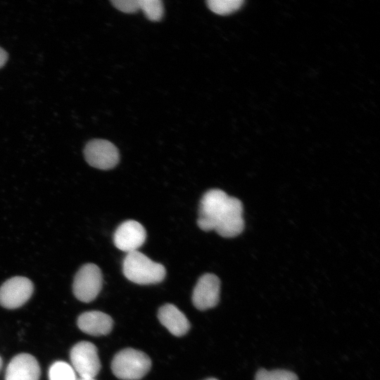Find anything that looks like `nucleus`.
Here are the masks:
<instances>
[{"instance_id":"obj_1","label":"nucleus","mask_w":380,"mask_h":380,"mask_svg":"<svg viewBox=\"0 0 380 380\" xmlns=\"http://www.w3.org/2000/svg\"><path fill=\"white\" fill-rule=\"evenodd\" d=\"M197 224L203 231L215 230L222 237H235L244 228L242 203L221 189H210L201 199Z\"/></svg>"},{"instance_id":"obj_2","label":"nucleus","mask_w":380,"mask_h":380,"mask_svg":"<svg viewBox=\"0 0 380 380\" xmlns=\"http://www.w3.org/2000/svg\"><path fill=\"white\" fill-rule=\"evenodd\" d=\"M122 272L127 279L141 285L160 283L166 274L162 264L151 260L138 251L127 253L123 260Z\"/></svg>"},{"instance_id":"obj_3","label":"nucleus","mask_w":380,"mask_h":380,"mask_svg":"<svg viewBox=\"0 0 380 380\" xmlns=\"http://www.w3.org/2000/svg\"><path fill=\"white\" fill-rule=\"evenodd\" d=\"M110 367L113 374L120 379L139 380L149 372L151 360L141 350L125 348L115 355Z\"/></svg>"},{"instance_id":"obj_4","label":"nucleus","mask_w":380,"mask_h":380,"mask_svg":"<svg viewBox=\"0 0 380 380\" xmlns=\"http://www.w3.org/2000/svg\"><path fill=\"white\" fill-rule=\"evenodd\" d=\"M103 285V276L100 268L93 263L82 266L76 273L73 284L74 296L79 300L89 303L100 293Z\"/></svg>"},{"instance_id":"obj_5","label":"nucleus","mask_w":380,"mask_h":380,"mask_svg":"<svg viewBox=\"0 0 380 380\" xmlns=\"http://www.w3.org/2000/svg\"><path fill=\"white\" fill-rule=\"evenodd\" d=\"M70 359L74 370L82 378H94L101 367L96 346L89 341H80L70 350Z\"/></svg>"},{"instance_id":"obj_6","label":"nucleus","mask_w":380,"mask_h":380,"mask_svg":"<svg viewBox=\"0 0 380 380\" xmlns=\"http://www.w3.org/2000/svg\"><path fill=\"white\" fill-rule=\"evenodd\" d=\"M84 156L89 165L104 170L113 168L120 160L117 147L110 141L100 139H92L86 144Z\"/></svg>"},{"instance_id":"obj_7","label":"nucleus","mask_w":380,"mask_h":380,"mask_svg":"<svg viewBox=\"0 0 380 380\" xmlns=\"http://www.w3.org/2000/svg\"><path fill=\"white\" fill-rule=\"evenodd\" d=\"M34 291L32 282L24 277H14L0 287V305L7 309H15L24 305Z\"/></svg>"},{"instance_id":"obj_8","label":"nucleus","mask_w":380,"mask_h":380,"mask_svg":"<svg viewBox=\"0 0 380 380\" xmlns=\"http://www.w3.org/2000/svg\"><path fill=\"white\" fill-rule=\"evenodd\" d=\"M220 280L211 273L203 274L198 280L192 293L194 305L200 310L214 308L220 300Z\"/></svg>"},{"instance_id":"obj_9","label":"nucleus","mask_w":380,"mask_h":380,"mask_svg":"<svg viewBox=\"0 0 380 380\" xmlns=\"http://www.w3.org/2000/svg\"><path fill=\"white\" fill-rule=\"evenodd\" d=\"M146 237L144 227L135 220H127L121 223L116 229L113 241L120 250L130 253L138 251Z\"/></svg>"},{"instance_id":"obj_10","label":"nucleus","mask_w":380,"mask_h":380,"mask_svg":"<svg viewBox=\"0 0 380 380\" xmlns=\"http://www.w3.org/2000/svg\"><path fill=\"white\" fill-rule=\"evenodd\" d=\"M41 369L37 359L28 353L14 356L8 365L5 380H39Z\"/></svg>"},{"instance_id":"obj_11","label":"nucleus","mask_w":380,"mask_h":380,"mask_svg":"<svg viewBox=\"0 0 380 380\" xmlns=\"http://www.w3.org/2000/svg\"><path fill=\"white\" fill-rule=\"evenodd\" d=\"M79 329L91 336L108 334L113 327V320L108 315L101 311H88L82 313L77 321Z\"/></svg>"},{"instance_id":"obj_12","label":"nucleus","mask_w":380,"mask_h":380,"mask_svg":"<svg viewBox=\"0 0 380 380\" xmlns=\"http://www.w3.org/2000/svg\"><path fill=\"white\" fill-rule=\"evenodd\" d=\"M160 322L174 336H182L190 329V324L183 312L172 304H165L158 312Z\"/></svg>"},{"instance_id":"obj_13","label":"nucleus","mask_w":380,"mask_h":380,"mask_svg":"<svg viewBox=\"0 0 380 380\" xmlns=\"http://www.w3.org/2000/svg\"><path fill=\"white\" fill-rule=\"evenodd\" d=\"M49 380H77L75 371L63 361L53 362L49 369Z\"/></svg>"},{"instance_id":"obj_14","label":"nucleus","mask_w":380,"mask_h":380,"mask_svg":"<svg viewBox=\"0 0 380 380\" xmlns=\"http://www.w3.org/2000/svg\"><path fill=\"white\" fill-rule=\"evenodd\" d=\"M243 0H209L208 7L218 15H228L239 10L243 4Z\"/></svg>"},{"instance_id":"obj_15","label":"nucleus","mask_w":380,"mask_h":380,"mask_svg":"<svg viewBox=\"0 0 380 380\" xmlns=\"http://www.w3.org/2000/svg\"><path fill=\"white\" fill-rule=\"evenodd\" d=\"M139 6L151 21H158L163 17V5L160 0H139Z\"/></svg>"},{"instance_id":"obj_16","label":"nucleus","mask_w":380,"mask_h":380,"mask_svg":"<svg viewBox=\"0 0 380 380\" xmlns=\"http://www.w3.org/2000/svg\"><path fill=\"white\" fill-rule=\"evenodd\" d=\"M255 380H298V378L295 373L286 369H260L256 373Z\"/></svg>"},{"instance_id":"obj_17","label":"nucleus","mask_w":380,"mask_h":380,"mask_svg":"<svg viewBox=\"0 0 380 380\" xmlns=\"http://www.w3.org/2000/svg\"><path fill=\"white\" fill-rule=\"evenodd\" d=\"M110 2L118 10L127 13H134L139 9V0H113Z\"/></svg>"},{"instance_id":"obj_18","label":"nucleus","mask_w":380,"mask_h":380,"mask_svg":"<svg viewBox=\"0 0 380 380\" xmlns=\"http://www.w3.org/2000/svg\"><path fill=\"white\" fill-rule=\"evenodd\" d=\"M8 60V53L7 52L0 47V68L3 67Z\"/></svg>"},{"instance_id":"obj_19","label":"nucleus","mask_w":380,"mask_h":380,"mask_svg":"<svg viewBox=\"0 0 380 380\" xmlns=\"http://www.w3.org/2000/svg\"><path fill=\"white\" fill-rule=\"evenodd\" d=\"M77 380H95L94 378H82L80 377V379H77Z\"/></svg>"},{"instance_id":"obj_20","label":"nucleus","mask_w":380,"mask_h":380,"mask_svg":"<svg viewBox=\"0 0 380 380\" xmlns=\"http://www.w3.org/2000/svg\"><path fill=\"white\" fill-rule=\"evenodd\" d=\"M1 366H2V359L1 357H0V369L1 368Z\"/></svg>"},{"instance_id":"obj_21","label":"nucleus","mask_w":380,"mask_h":380,"mask_svg":"<svg viewBox=\"0 0 380 380\" xmlns=\"http://www.w3.org/2000/svg\"><path fill=\"white\" fill-rule=\"evenodd\" d=\"M205 380H218V379H215V378H208V379H205Z\"/></svg>"}]
</instances>
